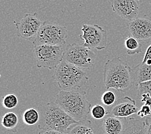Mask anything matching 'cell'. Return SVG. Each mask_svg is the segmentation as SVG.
Instances as JSON below:
<instances>
[{"instance_id":"6da1fadb","label":"cell","mask_w":151,"mask_h":134,"mask_svg":"<svg viewBox=\"0 0 151 134\" xmlns=\"http://www.w3.org/2000/svg\"><path fill=\"white\" fill-rule=\"evenodd\" d=\"M104 82L107 90L112 88L121 92H127L134 83L132 68L119 57L107 60L104 68Z\"/></svg>"},{"instance_id":"7a4b0ae2","label":"cell","mask_w":151,"mask_h":134,"mask_svg":"<svg viewBox=\"0 0 151 134\" xmlns=\"http://www.w3.org/2000/svg\"><path fill=\"white\" fill-rule=\"evenodd\" d=\"M37 110L40 114L38 127L41 130H55L67 133L71 125L78 122L55 102L39 104Z\"/></svg>"},{"instance_id":"3957f363","label":"cell","mask_w":151,"mask_h":134,"mask_svg":"<svg viewBox=\"0 0 151 134\" xmlns=\"http://www.w3.org/2000/svg\"><path fill=\"white\" fill-rule=\"evenodd\" d=\"M55 102L77 122L88 120L91 104L82 89L61 90L56 96Z\"/></svg>"},{"instance_id":"277c9868","label":"cell","mask_w":151,"mask_h":134,"mask_svg":"<svg viewBox=\"0 0 151 134\" xmlns=\"http://www.w3.org/2000/svg\"><path fill=\"white\" fill-rule=\"evenodd\" d=\"M52 78L62 90L82 89L88 81V76L82 68L64 60L55 68Z\"/></svg>"},{"instance_id":"5b68a950","label":"cell","mask_w":151,"mask_h":134,"mask_svg":"<svg viewBox=\"0 0 151 134\" xmlns=\"http://www.w3.org/2000/svg\"><path fill=\"white\" fill-rule=\"evenodd\" d=\"M67 28L53 23H43L33 41L34 46L63 45L66 43Z\"/></svg>"},{"instance_id":"8992f818","label":"cell","mask_w":151,"mask_h":134,"mask_svg":"<svg viewBox=\"0 0 151 134\" xmlns=\"http://www.w3.org/2000/svg\"><path fill=\"white\" fill-rule=\"evenodd\" d=\"M64 52L63 45L35 46L34 54L37 68L49 70L56 68L63 60Z\"/></svg>"},{"instance_id":"52a82bcc","label":"cell","mask_w":151,"mask_h":134,"mask_svg":"<svg viewBox=\"0 0 151 134\" xmlns=\"http://www.w3.org/2000/svg\"><path fill=\"white\" fill-rule=\"evenodd\" d=\"M96 54L83 44L68 45L64 52L63 60L81 68H90L94 66Z\"/></svg>"},{"instance_id":"ba28073f","label":"cell","mask_w":151,"mask_h":134,"mask_svg":"<svg viewBox=\"0 0 151 134\" xmlns=\"http://www.w3.org/2000/svg\"><path fill=\"white\" fill-rule=\"evenodd\" d=\"M80 38L84 41V45L91 49L102 50L107 45V33L98 25L83 24Z\"/></svg>"},{"instance_id":"9c48e42d","label":"cell","mask_w":151,"mask_h":134,"mask_svg":"<svg viewBox=\"0 0 151 134\" xmlns=\"http://www.w3.org/2000/svg\"><path fill=\"white\" fill-rule=\"evenodd\" d=\"M42 24L36 13L25 14L19 22H15L17 35L28 40L37 35Z\"/></svg>"},{"instance_id":"30bf717a","label":"cell","mask_w":151,"mask_h":134,"mask_svg":"<svg viewBox=\"0 0 151 134\" xmlns=\"http://www.w3.org/2000/svg\"><path fill=\"white\" fill-rule=\"evenodd\" d=\"M128 28L131 35L139 42H151V16L136 17L129 21Z\"/></svg>"},{"instance_id":"8fae6325","label":"cell","mask_w":151,"mask_h":134,"mask_svg":"<svg viewBox=\"0 0 151 134\" xmlns=\"http://www.w3.org/2000/svg\"><path fill=\"white\" fill-rule=\"evenodd\" d=\"M111 4L113 12L124 20L130 21L138 16L137 0H111Z\"/></svg>"},{"instance_id":"7c38bea8","label":"cell","mask_w":151,"mask_h":134,"mask_svg":"<svg viewBox=\"0 0 151 134\" xmlns=\"http://www.w3.org/2000/svg\"><path fill=\"white\" fill-rule=\"evenodd\" d=\"M111 108L109 114L121 119L127 118L137 114L139 109L136 106L135 101L128 96L117 101Z\"/></svg>"},{"instance_id":"4fadbf2b","label":"cell","mask_w":151,"mask_h":134,"mask_svg":"<svg viewBox=\"0 0 151 134\" xmlns=\"http://www.w3.org/2000/svg\"><path fill=\"white\" fill-rule=\"evenodd\" d=\"M120 119L111 115L104 119L102 126L104 134L123 133L125 124Z\"/></svg>"},{"instance_id":"5bb4252c","label":"cell","mask_w":151,"mask_h":134,"mask_svg":"<svg viewBox=\"0 0 151 134\" xmlns=\"http://www.w3.org/2000/svg\"><path fill=\"white\" fill-rule=\"evenodd\" d=\"M134 83L136 85L140 83L151 80V65L141 63L132 68Z\"/></svg>"},{"instance_id":"9a60e30c","label":"cell","mask_w":151,"mask_h":134,"mask_svg":"<svg viewBox=\"0 0 151 134\" xmlns=\"http://www.w3.org/2000/svg\"><path fill=\"white\" fill-rule=\"evenodd\" d=\"M122 134H147L145 120L130 118L125 125Z\"/></svg>"},{"instance_id":"2e32d148","label":"cell","mask_w":151,"mask_h":134,"mask_svg":"<svg viewBox=\"0 0 151 134\" xmlns=\"http://www.w3.org/2000/svg\"><path fill=\"white\" fill-rule=\"evenodd\" d=\"M124 45L127 50V54L129 56L141 53L142 45L137 39L133 36H128L124 40Z\"/></svg>"},{"instance_id":"e0dca14e","label":"cell","mask_w":151,"mask_h":134,"mask_svg":"<svg viewBox=\"0 0 151 134\" xmlns=\"http://www.w3.org/2000/svg\"><path fill=\"white\" fill-rule=\"evenodd\" d=\"M69 134H95L93 131L91 121L86 120L83 122H78L71 130H69L68 132Z\"/></svg>"},{"instance_id":"ac0fdd59","label":"cell","mask_w":151,"mask_h":134,"mask_svg":"<svg viewBox=\"0 0 151 134\" xmlns=\"http://www.w3.org/2000/svg\"><path fill=\"white\" fill-rule=\"evenodd\" d=\"M40 119V114L37 109L34 108H28L24 112L23 114V121L27 125H34L39 122Z\"/></svg>"},{"instance_id":"d6986e66","label":"cell","mask_w":151,"mask_h":134,"mask_svg":"<svg viewBox=\"0 0 151 134\" xmlns=\"http://www.w3.org/2000/svg\"><path fill=\"white\" fill-rule=\"evenodd\" d=\"M19 117L14 112H7L2 117L1 125L7 130H12L15 128L18 125Z\"/></svg>"},{"instance_id":"ffe728a7","label":"cell","mask_w":151,"mask_h":134,"mask_svg":"<svg viewBox=\"0 0 151 134\" xmlns=\"http://www.w3.org/2000/svg\"><path fill=\"white\" fill-rule=\"evenodd\" d=\"M18 104V99L16 95L9 93L2 97V104L6 109H13Z\"/></svg>"},{"instance_id":"44dd1931","label":"cell","mask_w":151,"mask_h":134,"mask_svg":"<svg viewBox=\"0 0 151 134\" xmlns=\"http://www.w3.org/2000/svg\"><path fill=\"white\" fill-rule=\"evenodd\" d=\"M90 112L91 117L95 119H96V120L104 119L107 115L109 114V112L105 108L100 104H96L93 106L91 108Z\"/></svg>"},{"instance_id":"7402d4cb","label":"cell","mask_w":151,"mask_h":134,"mask_svg":"<svg viewBox=\"0 0 151 134\" xmlns=\"http://www.w3.org/2000/svg\"><path fill=\"white\" fill-rule=\"evenodd\" d=\"M116 96L113 92L107 90L104 92L101 97V102L107 106H113L116 103Z\"/></svg>"},{"instance_id":"603a6c76","label":"cell","mask_w":151,"mask_h":134,"mask_svg":"<svg viewBox=\"0 0 151 134\" xmlns=\"http://www.w3.org/2000/svg\"><path fill=\"white\" fill-rule=\"evenodd\" d=\"M138 90V97H139L143 93H149L151 94V80L140 83L139 84L136 85Z\"/></svg>"},{"instance_id":"cb8c5ba5","label":"cell","mask_w":151,"mask_h":134,"mask_svg":"<svg viewBox=\"0 0 151 134\" xmlns=\"http://www.w3.org/2000/svg\"><path fill=\"white\" fill-rule=\"evenodd\" d=\"M140 118H144L151 115V108L147 104H143L139 108L138 113L136 114Z\"/></svg>"},{"instance_id":"d4e9b609","label":"cell","mask_w":151,"mask_h":134,"mask_svg":"<svg viewBox=\"0 0 151 134\" xmlns=\"http://www.w3.org/2000/svg\"><path fill=\"white\" fill-rule=\"evenodd\" d=\"M139 98L141 100V102L148 105L151 108V94L149 93H143L139 97Z\"/></svg>"},{"instance_id":"484cf974","label":"cell","mask_w":151,"mask_h":134,"mask_svg":"<svg viewBox=\"0 0 151 134\" xmlns=\"http://www.w3.org/2000/svg\"><path fill=\"white\" fill-rule=\"evenodd\" d=\"M148 59H151V45L147 49L142 63H145Z\"/></svg>"},{"instance_id":"4316f807","label":"cell","mask_w":151,"mask_h":134,"mask_svg":"<svg viewBox=\"0 0 151 134\" xmlns=\"http://www.w3.org/2000/svg\"><path fill=\"white\" fill-rule=\"evenodd\" d=\"M147 126V134H151V116L147 117L145 119Z\"/></svg>"},{"instance_id":"83f0119b","label":"cell","mask_w":151,"mask_h":134,"mask_svg":"<svg viewBox=\"0 0 151 134\" xmlns=\"http://www.w3.org/2000/svg\"><path fill=\"white\" fill-rule=\"evenodd\" d=\"M39 134H69L68 133H62L55 131V130H41Z\"/></svg>"},{"instance_id":"f1b7e54d","label":"cell","mask_w":151,"mask_h":134,"mask_svg":"<svg viewBox=\"0 0 151 134\" xmlns=\"http://www.w3.org/2000/svg\"><path fill=\"white\" fill-rule=\"evenodd\" d=\"M145 63H147V64H149V65H151V59H148Z\"/></svg>"},{"instance_id":"f546056e","label":"cell","mask_w":151,"mask_h":134,"mask_svg":"<svg viewBox=\"0 0 151 134\" xmlns=\"http://www.w3.org/2000/svg\"><path fill=\"white\" fill-rule=\"evenodd\" d=\"M137 1H141V0H137Z\"/></svg>"},{"instance_id":"4dcf8cb0","label":"cell","mask_w":151,"mask_h":134,"mask_svg":"<svg viewBox=\"0 0 151 134\" xmlns=\"http://www.w3.org/2000/svg\"><path fill=\"white\" fill-rule=\"evenodd\" d=\"M150 4H151V0H150Z\"/></svg>"}]
</instances>
